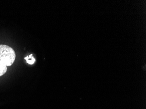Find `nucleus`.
Instances as JSON below:
<instances>
[{
    "label": "nucleus",
    "mask_w": 146,
    "mask_h": 109,
    "mask_svg": "<svg viewBox=\"0 0 146 109\" xmlns=\"http://www.w3.org/2000/svg\"><path fill=\"white\" fill-rule=\"evenodd\" d=\"M16 54L12 48L6 45H0V77L7 71V67L14 63Z\"/></svg>",
    "instance_id": "obj_1"
},
{
    "label": "nucleus",
    "mask_w": 146,
    "mask_h": 109,
    "mask_svg": "<svg viewBox=\"0 0 146 109\" xmlns=\"http://www.w3.org/2000/svg\"><path fill=\"white\" fill-rule=\"evenodd\" d=\"M25 59L26 60V62L30 65H33L35 63L36 59L33 57V54H31L29 56L25 57Z\"/></svg>",
    "instance_id": "obj_2"
}]
</instances>
